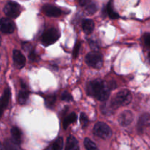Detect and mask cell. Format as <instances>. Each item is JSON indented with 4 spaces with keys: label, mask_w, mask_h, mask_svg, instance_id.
Wrapping results in <instances>:
<instances>
[{
    "label": "cell",
    "mask_w": 150,
    "mask_h": 150,
    "mask_svg": "<svg viewBox=\"0 0 150 150\" xmlns=\"http://www.w3.org/2000/svg\"><path fill=\"white\" fill-rule=\"evenodd\" d=\"M93 133L94 135L103 139H107L112 136L111 129L104 122L96 123L94 127Z\"/></svg>",
    "instance_id": "obj_5"
},
{
    "label": "cell",
    "mask_w": 150,
    "mask_h": 150,
    "mask_svg": "<svg viewBox=\"0 0 150 150\" xmlns=\"http://www.w3.org/2000/svg\"><path fill=\"white\" fill-rule=\"evenodd\" d=\"M149 59H150V53L149 54Z\"/></svg>",
    "instance_id": "obj_34"
},
{
    "label": "cell",
    "mask_w": 150,
    "mask_h": 150,
    "mask_svg": "<svg viewBox=\"0 0 150 150\" xmlns=\"http://www.w3.org/2000/svg\"><path fill=\"white\" fill-rule=\"evenodd\" d=\"M11 135L12 140L18 145H20L21 143L22 137V133L20 129L18 127H13L11 128Z\"/></svg>",
    "instance_id": "obj_12"
},
{
    "label": "cell",
    "mask_w": 150,
    "mask_h": 150,
    "mask_svg": "<svg viewBox=\"0 0 150 150\" xmlns=\"http://www.w3.org/2000/svg\"><path fill=\"white\" fill-rule=\"evenodd\" d=\"M61 99L64 101H71L72 100V96L71 94H69V92H64L61 95Z\"/></svg>",
    "instance_id": "obj_27"
},
{
    "label": "cell",
    "mask_w": 150,
    "mask_h": 150,
    "mask_svg": "<svg viewBox=\"0 0 150 150\" xmlns=\"http://www.w3.org/2000/svg\"><path fill=\"white\" fill-rule=\"evenodd\" d=\"M22 47H23L24 50V51H29V50L32 48V45H31L30 43H29V42H23V44H22Z\"/></svg>",
    "instance_id": "obj_29"
},
{
    "label": "cell",
    "mask_w": 150,
    "mask_h": 150,
    "mask_svg": "<svg viewBox=\"0 0 150 150\" xmlns=\"http://www.w3.org/2000/svg\"><path fill=\"white\" fill-rule=\"evenodd\" d=\"M82 29L87 35H89L94 29V21L91 19H86L82 22Z\"/></svg>",
    "instance_id": "obj_14"
},
{
    "label": "cell",
    "mask_w": 150,
    "mask_h": 150,
    "mask_svg": "<svg viewBox=\"0 0 150 150\" xmlns=\"http://www.w3.org/2000/svg\"><path fill=\"white\" fill-rule=\"evenodd\" d=\"M4 13L11 18H16L21 13V7L16 1H8L4 7Z\"/></svg>",
    "instance_id": "obj_6"
},
{
    "label": "cell",
    "mask_w": 150,
    "mask_h": 150,
    "mask_svg": "<svg viewBox=\"0 0 150 150\" xmlns=\"http://www.w3.org/2000/svg\"><path fill=\"white\" fill-rule=\"evenodd\" d=\"M107 12L108 13L109 17L111 19H117L119 18V15L116 11H114V9H113V0H110L107 4Z\"/></svg>",
    "instance_id": "obj_18"
},
{
    "label": "cell",
    "mask_w": 150,
    "mask_h": 150,
    "mask_svg": "<svg viewBox=\"0 0 150 150\" xmlns=\"http://www.w3.org/2000/svg\"><path fill=\"white\" fill-rule=\"evenodd\" d=\"M133 121V114L129 111H124L119 115V123L122 127H126Z\"/></svg>",
    "instance_id": "obj_8"
},
{
    "label": "cell",
    "mask_w": 150,
    "mask_h": 150,
    "mask_svg": "<svg viewBox=\"0 0 150 150\" xmlns=\"http://www.w3.org/2000/svg\"><path fill=\"white\" fill-rule=\"evenodd\" d=\"M55 101H56V96L54 95H49V96H46L45 98L46 106L49 108H53Z\"/></svg>",
    "instance_id": "obj_19"
},
{
    "label": "cell",
    "mask_w": 150,
    "mask_h": 150,
    "mask_svg": "<svg viewBox=\"0 0 150 150\" xmlns=\"http://www.w3.org/2000/svg\"><path fill=\"white\" fill-rule=\"evenodd\" d=\"M85 62L90 67L96 69H100L103 65L102 55L97 51L90 52L86 55Z\"/></svg>",
    "instance_id": "obj_3"
},
{
    "label": "cell",
    "mask_w": 150,
    "mask_h": 150,
    "mask_svg": "<svg viewBox=\"0 0 150 150\" xmlns=\"http://www.w3.org/2000/svg\"><path fill=\"white\" fill-rule=\"evenodd\" d=\"M144 41H145V43L148 46L150 47V34H146L145 35V37H144Z\"/></svg>",
    "instance_id": "obj_30"
},
{
    "label": "cell",
    "mask_w": 150,
    "mask_h": 150,
    "mask_svg": "<svg viewBox=\"0 0 150 150\" xmlns=\"http://www.w3.org/2000/svg\"><path fill=\"white\" fill-rule=\"evenodd\" d=\"M16 29V26L13 21L7 18H2L0 19V31L3 33L11 34Z\"/></svg>",
    "instance_id": "obj_7"
},
{
    "label": "cell",
    "mask_w": 150,
    "mask_h": 150,
    "mask_svg": "<svg viewBox=\"0 0 150 150\" xmlns=\"http://www.w3.org/2000/svg\"><path fill=\"white\" fill-rule=\"evenodd\" d=\"M63 139L62 137H58L53 143L51 149L54 150H60L63 149Z\"/></svg>",
    "instance_id": "obj_21"
},
{
    "label": "cell",
    "mask_w": 150,
    "mask_h": 150,
    "mask_svg": "<svg viewBox=\"0 0 150 150\" xmlns=\"http://www.w3.org/2000/svg\"><path fill=\"white\" fill-rule=\"evenodd\" d=\"M13 62H14L15 66L18 69H21L25 65L26 63V59L25 57L19 51V50H14L13 53Z\"/></svg>",
    "instance_id": "obj_10"
},
{
    "label": "cell",
    "mask_w": 150,
    "mask_h": 150,
    "mask_svg": "<svg viewBox=\"0 0 150 150\" xmlns=\"http://www.w3.org/2000/svg\"><path fill=\"white\" fill-rule=\"evenodd\" d=\"M29 59L32 60V61H36L38 59V56L35 54V52L34 51H31V52L29 53Z\"/></svg>",
    "instance_id": "obj_28"
},
{
    "label": "cell",
    "mask_w": 150,
    "mask_h": 150,
    "mask_svg": "<svg viewBox=\"0 0 150 150\" xmlns=\"http://www.w3.org/2000/svg\"><path fill=\"white\" fill-rule=\"evenodd\" d=\"M80 47H81L80 42H76L74 45V51H73V57L74 59L78 57V54H79V49H80Z\"/></svg>",
    "instance_id": "obj_26"
},
{
    "label": "cell",
    "mask_w": 150,
    "mask_h": 150,
    "mask_svg": "<svg viewBox=\"0 0 150 150\" xmlns=\"http://www.w3.org/2000/svg\"><path fill=\"white\" fill-rule=\"evenodd\" d=\"M23 89L19 92V98H18V100L21 105H24L27 101L28 98H29V91L26 89V87H22Z\"/></svg>",
    "instance_id": "obj_16"
},
{
    "label": "cell",
    "mask_w": 150,
    "mask_h": 150,
    "mask_svg": "<svg viewBox=\"0 0 150 150\" xmlns=\"http://www.w3.org/2000/svg\"><path fill=\"white\" fill-rule=\"evenodd\" d=\"M150 124V114H145L141 117L138 123V128L140 132H142L143 129Z\"/></svg>",
    "instance_id": "obj_13"
},
{
    "label": "cell",
    "mask_w": 150,
    "mask_h": 150,
    "mask_svg": "<svg viewBox=\"0 0 150 150\" xmlns=\"http://www.w3.org/2000/svg\"><path fill=\"white\" fill-rule=\"evenodd\" d=\"M80 124L82 128H85L88 124V118L85 113H81L80 114Z\"/></svg>",
    "instance_id": "obj_25"
},
{
    "label": "cell",
    "mask_w": 150,
    "mask_h": 150,
    "mask_svg": "<svg viewBox=\"0 0 150 150\" xmlns=\"http://www.w3.org/2000/svg\"><path fill=\"white\" fill-rule=\"evenodd\" d=\"M76 114L75 113H71V114H69L68 117H66V118L64 119L63 122V128L66 129L71 124H73V123L76 122Z\"/></svg>",
    "instance_id": "obj_17"
},
{
    "label": "cell",
    "mask_w": 150,
    "mask_h": 150,
    "mask_svg": "<svg viewBox=\"0 0 150 150\" xmlns=\"http://www.w3.org/2000/svg\"><path fill=\"white\" fill-rule=\"evenodd\" d=\"M4 147L7 149H19V146L17 144L15 143L13 140H6L4 142Z\"/></svg>",
    "instance_id": "obj_23"
},
{
    "label": "cell",
    "mask_w": 150,
    "mask_h": 150,
    "mask_svg": "<svg viewBox=\"0 0 150 150\" xmlns=\"http://www.w3.org/2000/svg\"><path fill=\"white\" fill-rule=\"evenodd\" d=\"M132 100V95L127 89H123L118 92L114 98L112 99L110 104L114 108H117L120 106H124L130 103Z\"/></svg>",
    "instance_id": "obj_2"
},
{
    "label": "cell",
    "mask_w": 150,
    "mask_h": 150,
    "mask_svg": "<svg viewBox=\"0 0 150 150\" xmlns=\"http://www.w3.org/2000/svg\"><path fill=\"white\" fill-rule=\"evenodd\" d=\"M0 43H1V37H0Z\"/></svg>",
    "instance_id": "obj_35"
},
{
    "label": "cell",
    "mask_w": 150,
    "mask_h": 150,
    "mask_svg": "<svg viewBox=\"0 0 150 150\" xmlns=\"http://www.w3.org/2000/svg\"><path fill=\"white\" fill-rule=\"evenodd\" d=\"M5 149V147H4V146H3L1 143H0V149Z\"/></svg>",
    "instance_id": "obj_33"
},
{
    "label": "cell",
    "mask_w": 150,
    "mask_h": 150,
    "mask_svg": "<svg viewBox=\"0 0 150 150\" xmlns=\"http://www.w3.org/2000/svg\"><path fill=\"white\" fill-rule=\"evenodd\" d=\"M88 0H78V2L81 6H85V4H88Z\"/></svg>",
    "instance_id": "obj_32"
},
{
    "label": "cell",
    "mask_w": 150,
    "mask_h": 150,
    "mask_svg": "<svg viewBox=\"0 0 150 150\" xmlns=\"http://www.w3.org/2000/svg\"><path fill=\"white\" fill-rule=\"evenodd\" d=\"M97 11V7L94 3H91L88 4L85 8V12L89 15H93Z\"/></svg>",
    "instance_id": "obj_24"
},
{
    "label": "cell",
    "mask_w": 150,
    "mask_h": 150,
    "mask_svg": "<svg viewBox=\"0 0 150 150\" xmlns=\"http://www.w3.org/2000/svg\"><path fill=\"white\" fill-rule=\"evenodd\" d=\"M84 146L87 149H97L98 147L94 142H93L88 138H85L84 140Z\"/></svg>",
    "instance_id": "obj_22"
},
{
    "label": "cell",
    "mask_w": 150,
    "mask_h": 150,
    "mask_svg": "<svg viewBox=\"0 0 150 150\" xmlns=\"http://www.w3.org/2000/svg\"><path fill=\"white\" fill-rule=\"evenodd\" d=\"M115 108L112 106L111 104H110V105H108L107 104L105 103L101 107V112L107 116H109V115H110L111 114H113V110Z\"/></svg>",
    "instance_id": "obj_20"
},
{
    "label": "cell",
    "mask_w": 150,
    "mask_h": 150,
    "mask_svg": "<svg viewBox=\"0 0 150 150\" xmlns=\"http://www.w3.org/2000/svg\"><path fill=\"white\" fill-rule=\"evenodd\" d=\"M90 46L94 51H97L99 49V46L97 44H96L94 42H90Z\"/></svg>",
    "instance_id": "obj_31"
},
{
    "label": "cell",
    "mask_w": 150,
    "mask_h": 150,
    "mask_svg": "<svg viewBox=\"0 0 150 150\" xmlns=\"http://www.w3.org/2000/svg\"><path fill=\"white\" fill-rule=\"evenodd\" d=\"M87 93L99 100L104 101L110 96V89L103 81L96 79L87 85Z\"/></svg>",
    "instance_id": "obj_1"
},
{
    "label": "cell",
    "mask_w": 150,
    "mask_h": 150,
    "mask_svg": "<svg viewBox=\"0 0 150 150\" xmlns=\"http://www.w3.org/2000/svg\"><path fill=\"white\" fill-rule=\"evenodd\" d=\"M42 10L44 14L46 15L47 16H49V17H58L62 13L61 10L58 7H55V6L50 5V4L44 5L43 7Z\"/></svg>",
    "instance_id": "obj_11"
},
{
    "label": "cell",
    "mask_w": 150,
    "mask_h": 150,
    "mask_svg": "<svg viewBox=\"0 0 150 150\" xmlns=\"http://www.w3.org/2000/svg\"><path fill=\"white\" fill-rule=\"evenodd\" d=\"M10 95H11V93H10V89L7 88V89H4V92H3L2 95H1V98H0V119H1V116H2L4 110L8 105Z\"/></svg>",
    "instance_id": "obj_9"
},
{
    "label": "cell",
    "mask_w": 150,
    "mask_h": 150,
    "mask_svg": "<svg viewBox=\"0 0 150 150\" xmlns=\"http://www.w3.org/2000/svg\"><path fill=\"white\" fill-rule=\"evenodd\" d=\"M59 38H60V33L57 29H56L55 28H49L43 33L41 40L45 46H48L58 40Z\"/></svg>",
    "instance_id": "obj_4"
},
{
    "label": "cell",
    "mask_w": 150,
    "mask_h": 150,
    "mask_svg": "<svg viewBox=\"0 0 150 150\" xmlns=\"http://www.w3.org/2000/svg\"><path fill=\"white\" fill-rule=\"evenodd\" d=\"M66 149L67 150H75L79 149L78 146V142L75 137L73 136H70L68 137L67 142H66Z\"/></svg>",
    "instance_id": "obj_15"
}]
</instances>
